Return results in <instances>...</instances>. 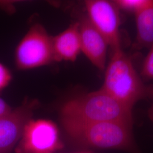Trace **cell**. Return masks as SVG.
<instances>
[{
	"label": "cell",
	"instance_id": "8992f818",
	"mask_svg": "<svg viewBox=\"0 0 153 153\" xmlns=\"http://www.w3.org/2000/svg\"><path fill=\"white\" fill-rule=\"evenodd\" d=\"M85 5L89 21L104 37L112 52L121 48L120 10L114 1L87 0Z\"/></svg>",
	"mask_w": 153,
	"mask_h": 153
},
{
	"label": "cell",
	"instance_id": "7c38bea8",
	"mask_svg": "<svg viewBox=\"0 0 153 153\" xmlns=\"http://www.w3.org/2000/svg\"><path fill=\"white\" fill-rule=\"evenodd\" d=\"M149 48L142 64L141 74L145 79H153V44Z\"/></svg>",
	"mask_w": 153,
	"mask_h": 153
},
{
	"label": "cell",
	"instance_id": "9a60e30c",
	"mask_svg": "<svg viewBox=\"0 0 153 153\" xmlns=\"http://www.w3.org/2000/svg\"><path fill=\"white\" fill-rule=\"evenodd\" d=\"M148 116L149 119L153 122V104L148 111Z\"/></svg>",
	"mask_w": 153,
	"mask_h": 153
},
{
	"label": "cell",
	"instance_id": "6da1fadb",
	"mask_svg": "<svg viewBox=\"0 0 153 153\" xmlns=\"http://www.w3.org/2000/svg\"><path fill=\"white\" fill-rule=\"evenodd\" d=\"M67 134L85 147L141 153L133 133V123L124 121L81 122L61 119Z\"/></svg>",
	"mask_w": 153,
	"mask_h": 153
},
{
	"label": "cell",
	"instance_id": "5b68a950",
	"mask_svg": "<svg viewBox=\"0 0 153 153\" xmlns=\"http://www.w3.org/2000/svg\"><path fill=\"white\" fill-rule=\"evenodd\" d=\"M62 148L59 130L52 121L31 119L25 126L16 153H55Z\"/></svg>",
	"mask_w": 153,
	"mask_h": 153
},
{
	"label": "cell",
	"instance_id": "30bf717a",
	"mask_svg": "<svg viewBox=\"0 0 153 153\" xmlns=\"http://www.w3.org/2000/svg\"><path fill=\"white\" fill-rule=\"evenodd\" d=\"M136 39L134 49L150 48L153 44V1L142 10L135 14Z\"/></svg>",
	"mask_w": 153,
	"mask_h": 153
},
{
	"label": "cell",
	"instance_id": "277c9868",
	"mask_svg": "<svg viewBox=\"0 0 153 153\" xmlns=\"http://www.w3.org/2000/svg\"><path fill=\"white\" fill-rule=\"evenodd\" d=\"M53 61L52 37L42 25H33L16 46V68L22 71L32 69L47 65Z\"/></svg>",
	"mask_w": 153,
	"mask_h": 153
},
{
	"label": "cell",
	"instance_id": "8fae6325",
	"mask_svg": "<svg viewBox=\"0 0 153 153\" xmlns=\"http://www.w3.org/2000/svg\"><path fill=\"white\" fill-rule=\"evenodd\" d=\"M114 1L120 10L133 12L135 14L151 5L153 0H115Z\"/></svg>",
	"mask_w": 153,
	"mask_h": 153
},
{
	"label": "cell",
	"instance_id": "3957f363",
	"mask_svg": "<svg viewBox=\"0 0 153 153\" xmlns=\"http://www.w3.org/2000/svg\"><path fill=\"white\" fill-rule=\"evenodd\" d=\"M132 109L121 104L101 88L67 102L61 108V119L81 122L132 123Z\"/></svg>",
	"mask_w": 153,
	"mask_h": 153
},
{
	"label": "cell",
	"instance_id": "9c48e42d",
	"mask_svg": "<svg viewBox=\"0 0 153 153\" xmlns=\"http://www.w3.org/2000/svg\"><path fill=\"white\" fill-rule=\"evenodd\" d=\"M54 61L74 62L81 52L78 21L71 24L62 32L52 37Z\"/></svg>",
	"mask_w": 153,
	"mask_h": 153
},
{
	"label": "cell",
	"instance_id": "ba28073f",
	"mask_svg": "<svg viewBox=\"0 0 153 153\" xmlns=\"http://www.w3.org/2000/svg\"><path fill=\"white\" fill-rule=\"evenodd\" d=\"M77 21L81 52L96 68L101 71H105L108 47L106 40L89 21L86 14L80 16Z\"/></svg>",
	"mask_w": 153,
	"mask_h": 153
},
{
	"label": "cell",
	"instance_id": "52a82bcc",
	"mask_svg": "<svg viewBox=\"0 0 153 153\" xmlns=\"http://www.w3.org/2000/svg\"><path fill=\"white\" fill-rule=\"evenodd\" d=\"M36 102H25L0 118V153H11L19 141L24 128L32 119Z\"/></svg>",
	"mask_w": 153,
	"mask_h": 153
},
{
	"label": "cell",
	"instance_id": "5bb4252c",
	"mask_svg": "<svg viewBox=\"0 0 153 153\" xmlns=\"http://www.w3.org/2000/svg\"><path fill=\"white\" fill-rule=\"evenodd\" d=\"M12 110L13 109L9 104L3 99L0 98V118L9 114Z\"/></svg>",
	"mask_w": 153,
	"mask_h": 153
},
{
	"label": "cell",
	"instance_id": "7a4b0ae2",
	"mask_svg": "<svg viewBox=\"0 0 153 153\" xmlns=\"http://www.w3.org/2000/svg\"><path fill=\"white\" fill-rule=\"evenodd\" d=\"M100 88L131 109L139 100L153 97V88L143 83L131 60L122 48L112 52Z\"/></svg>",
	"mask_w": 153,
	"mask_h": 153
},
{
	"label": "cell",
	"instance_id": "4fadbf2b",
	"mask_svg": "<svg viewBox=\"0 0 153 153\" xmlns=\"http://www.w3.org/2000/svg\"><path fill=\"white\" fill-rule=\"evenodd\" d=\"M11 80V71L5 65L0 62V92L8 86Z\"/></svg>",
	"mask_w": 153,
	"mask_h": 153
}]
</instances>
